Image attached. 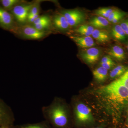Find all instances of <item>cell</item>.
<instances>
[{"instance_id":"obj_1","label":"cell","mask_w":128,"mask_h":128,"mask_svg":"<svg viewBox=\"0 0 128 128\" xmlns=\"http://www.w3.org/2000/svg\"><path fill=\"white\" fill-rule=\"evenodd\" d=\"M42 112L48 122L57 128H65L69 122V112L66 105L58 100L43 107Z\"/></svg>"},{"instance_id":"obj_2","label":"cell","mask_w":128,"mask_h":128,"mask_svg":"<svg viewBox=\"0 0 128 128\" xmlns=\"http://www.w3.org/2000/svg\"><path fill=\"white\" fill-rule=\"evenodd\" d=\"M97 92L106 102L112 106H121L128 103V89L116 80L100 88Z\"/></svg>"},{"instance_id":"obj_3","label":"cell","mask_w":128,"mask_h":128,"mask_svg":"<svg viewBox=\"0 0 128 128\" xmlns=\"http://www.w3.org/2000/svg\"><path fill=\"white\" fill-rule=\"evenodd\" d=\"M15 34L24 39L30 40H39L48 35V32L40 31L28 24L18 26Z\"/></svg>"},{"instance_id":"obj_4","label":"cell","mask_w":128,"mask_h":128,"mask_svg":"<svg viewBox=\"0 0 128 128\" xmlns=\"http://www.w3.org/2000/svg\"><path fill=\"white\" fill-rule=\"evenodd\" d=\"M35 2H25L17 5L12 10L11 14L19 26L27 24L28 16L30 9Z\"/></svg>"},{"instance_id":"obj_5","label":"cell","mask_w":128,"mask_h":128,"mask_svg":"<svg viewBox=\"0 0 128 128\" xmlns=\"http://www.w3.org/2000/svg\"><path fill=\"white\" fill-rule=\"evenodd\" d=\"M18 26L13 15L0 6V27L15 34Z\"/></svg>"},{"instance_id":"obj_6","label":"cell","mask_w":128,"mask_h":128,"mask_svg":"<svg viewBox=\"0 0 128 128\" xmlns=\"http://www.w3.org/2000/svg\"><path fill=\"white\" fill-rule=\"evenodd\" d=\"M60 13L66 18L70 27H75L83 23L85 20L84 14L78 9L64 10Z\"/></svg>"},{"instance_id":"obj_7","label":"cell","mask_w":128,"mask_h":128,"mask_svg":"<svg viewBox=\"0 0 128 128\" xmlns=\"http://www.w3.org/2000/svg\"><path fill=\"white\" fill-rule=\"evenodd\" d=\"M74 112L76 120L80 122L86 123L93 120L91 109L84 104L80 103L76 105Z\"/></svg>"},{"instance_id":"obj_8","label":"cell","mask_w":128,"mask_h":128,"mask_svg":"<svg viewBox=\"0 0 128 128\" xmlns=\"http://www.w3.org/2000/svg\"><path fill=\"white\" fill-rule=\"evenodd\" d=\"M100 54V50L98 48H92L82 52L81 56L85 62L92 64L98 61Z\"/></svg>"},{"instance_id":"obj_9","label":"cell","mask_w":128,"mask_h":128,"mask_svg":"<svg viewBox=\"0 0 128 128\" xmlns=\"http://www.w3.org/2000/svg\"><path fill=\"white\" fill-rule=\"evenodd\" d=\"M51 19L52 25L57 30L60 31H68L70 27L66 18L60 13L55 14Z\"/></svg>"},{"instance_id":"obj_10","label":"cell","mask_w":128,"mask_h":128,"mask_svg":"<svg viewBox=\"0 0 128 128\" xmlns=\"http://www.w3.org/2000/svg\"><path fill=\"white\" fill-rule=\"evenodd\" d=\"M72 39L78 46L82 48H90L96 45L95 41L90 36H71Z\"/></svg>"},{"instance_id":"obj_11","label":"cell","mask_w":128,"mask_h":128,"mask_svg":"<svg viewBox=\"0 0 128 128\" xmlns=\"http://www.w3.org/2000/svg\"><path fill=\"white\" fill-rule=\"evenodd\" d=\"M108 53L110 57L119 61H122L126 58V54L124 49L118 45L113 46Z\"/></svg>"},{"instance_id":"obj_12","label":"cell","mask_w":128,"mask_h":128,"mask_svg":"<svg viewBox=\"0 0 128 128\" xmlns=\"http://www.w3.org/2000/svg\"><path fill=\"white\" fill-rule=\"evenodd\" d=\"M13 116L11 110L0 100V124L12 120Z\"/></svg>"},{"instance_id":"obj_13","label":"cell","mask_w":128,"mask_h":128,"mask_svg":"<svg viewBox=\"0 0 128 128\" xmlns=\"http://www.w3.org/2000/svg\"><path fill=\"white\" fill-rule=\"evenodd\" d=\"M92 36L94 39L100 43L107 42L110 40V35L108 32L102 29H95Z\"/></svg>"},{"instance_id":"obj_14","label":"cell","mask_w":128,"mask_h":128,"mask_svg":"<svg viewBox=\"0 0 128 128\" xmlns=\"http://www.w3.org/2000/svg\"><path fill=\"white\" fill-rule=\"evenodd\" d=\"M40 2H35L34 4L30 9L28 16L27 24H32L40 16Z\"/></svg>"},{"instance_id":"obj_15","label":"cell","mask_w":128,"mask_h":128,"mask_svg":"<svg viewBox=\"0 0 128 128\" xmlns=\"http://www.w3.org/2000/svg\"><path fill=\"white\" fill-rule=\"evenodd\" d=\"M90 26L98 28H104L109 26V22L106 18L100 16L96 17L91 19L89 22Z\"/></svg>"},{"instance_id":"obj_16","label":"cell","mask_w":128,"mask_h":128,"mask_svg":"<svg viewBox=\"0 0 128 128\" xmlns=\"http://www.w3.org/2000/svg\"><path fill=\"white\" fill-rule=\"evenodd\" d=\"M112 34L114 39L118 41H124L126 40V34L120 24L115 25L112 28Z\"/></svg>"},{"instance_id":"obj_17","label":"cell","mask_w":128,"mask_h":128,"mask_svg":"<svg viewBox=\"0 0 128 128\" xmlns=\"http://www.w3.org/2000/svg\"><path fill=\"white\" fill-rule=\"evenodd\" d=\"M108 70L102 66L98 68L93 72V75L95 80L99 82L105 81L108 77Z\"/></svg>"},{"instance_id":"obj_18","label":"cell","mask_w":128,"mask_h":128,"mask_svg":"<svg viewBox=\"0 0 128 128\" xmlns=\"http://www.w3.org/2000/svg\"><path fill=\"white\" fill-rule=\"evenodd\" d=\"M23 1L20 0H1L0 3L3 9L6 10L11 11L18 4Z\"/></svg>"},{"instance_id":"obj_19","label":"cell","mask_w":128,"mask_h":128,"mask_svg":"<svg viewBox=\"0 0 128 128\" xmlns=\"http://www.w3.org/2000/svg\"><path fill=\"white\" fill-rule=\"evenodd\" d=\"M95 28L91 26L82 25L76 30V32L84 36H90L92 35Z\"/></svg>"},{"instance_id":"obj_20","label":"cell","mask_w":128,"mask_h":128,"mask_svg":"<svg viewBox=\"0 0 128 128\" xmlns=\"http://www.w3.org/2000/svg\"><path fill=\"white\" fill-rule=\"evenodd\" d=\"M127 68L122 65H118L114 68L110 73V78L115 79L123 75L127 70Z\"/></svg>"},{"instance_id":"obj_21","label":"cell","mask_w":128,"mask_h":128,"mask_svg":"<svg viewBox=\"0 0 128 128\" xmlns=\"http://www.w3.org/2000/svg\"><path fill=\"white\" fill-rule=\"evenodd\" d=\"M114 9L109 8H101L96 11L95 13L98 16L106 18H108L110 14L112 12Z\"/></svg>"},{"instance_id":"obj_22","label":"cell","mask_w":128,"mask_h":128,"mask_svg":"<svg viewBox=\"0 0 128 128\" xmlns=\"http://www.w3.org/2000/svg\"><path fill=\"white\" fill-rule=\"evenodd\" d=\"M52 21V19L48 15H43L40 16L38 18L34 21V22L32 24V25H37L47 22H50Z\"/></svg>"},{"instance_id":"obj_23","label":"cell","mask_w":128,"mask_h":128,"mask_svg":"<svg viewBox=\"0 0 128 128\" xmlns=\"http://www.w3.org/2000/svg\"><path fill=\"white\" fill-rule=\"evenodd\" d=\"M19 128H49L46 124L41 123L32 124H25L22 125Z\"/></svg>"},{"instance_id":"obj_24","label":"cell","mask_w":128,"mask_h":128,"mask_svg":"<svg viewBox=\"0 0 128 128\" xmlns=\"http://www.w3.org/2000/svg\"><path fill=\"white\" fill-rule=\"evenodd\" d=\"M120 25L124 30L126 36H128V20L123 21Z\"/></svg>"},{"instance_id":"obj_25","label":"cell","mask_w":128,"mask_h":128,"mask_svg":"<svg viewBox=\"0 0 128 128\" xmlns=\"http://www.w3.org/2000/svg\"><path fill=\"white\" fill-rule=\"evenodd\" d=\"M125 16V14L122 12H120L119 14L114 18L112 22V23L116 24L118 23V22H120L121 19L123 18Z\"/></svg>"},{"instance_id":"obj_26","label":"cell","mask_w":128,"mask_h":128,"mask_svg":"<svg viewBox=\"0 0 128 128\" xmlns=\"http://www.w3.org/2000/svg\"><path fill=\"white\" fill-rule=\"evenodd\" d=\"M100 65L101 66H102L104 68H105L108 70H110V69L112 68L114 66L115 64H114L113 60H112V61H110V62H107V63L102 64Z\"/></svg>"},{"instance_id":"obj_27","label":"cell","mask_w":128,"mask_h":128,"mask_svg":"<svg viewBox=\"0 0 128 128\" xmlns=\"http://www.w3.org/2000/svg\"><path fill=\"white\" fill-rule=\"evenodd\" d=\"M116 80L128 89V79L120 76L118 79Z\"/></svg>"},{"instance_id":"obj_28","label":"cell","mask_w":128,"mask_h":128,"mask_svg":"<svg viewBox=\"0 0 128 128\" xmlns=\"http://www.w3.org/2000/svg\"><path fill=\"white\" fill-rule=\"evenodd\" d=\"M120 12V11L118 10H114L110 14L109 17L108 18V20L109 22H112V21L113 20L114 18L118 15Z\"/></svg>"},{"instance_id":"obj_29","label":"cell","mask_w":128,"mask_h":128,"mask_svg":"<svg viewBox=\"0 0 128 128\" xmlns=\"http://www.w3.org/2000/svg\"><path fill=\"white\" fill-rule=\"evenodd\" d=\"M112 60V58L110 56H106L102 58L100 63V64L107 63V62H110Z\"/></svg>"},{"instance_id":"obj_30","label":"cell","mask_w":128,"mask_h":128,"mask_svg":"<svg viewBox=\"0 0 128 128\" xmlns=\"http://www.w3.org/2000/svg\"><path fill=\"white\" fill-rule=\"evenodd\" d=\"M127 49H128V45H127Z\"/></svg>"},{"instance_id":"obj_31","label":"cell","mask_w":128,"mask_h":128,"mask_svg":"<svg viewBox=\"0 0 128 128\" xmlns=\"http://www.w3.org/2000/svg\"><path fill=\"white\" fill-rule=\"evenodd\" d=\"M128 128V126H127V128Z\"/></svg>"},{"instance_id":"obj_32","label":"cell","mask_w":128,"mask_h":128,"mask_svg":"<svg viewBox=\"0 0 128 128\" xmlns=\"http://www.w3.org/2000/svg\"></svg>"},{"instance_id":"obj_33","label":"cell","mask_w":128,"mask_h":128,"mask_svg":"<svg viewBox=\"0 0 128 128\" xmlns=\"http://www.w3.org/2000/svg\"></svg>"},{"instance_id":"obj_34","label":"cell","mask_w":128,"mask_h":128,"mask_svg":"<svg viewBox=\"0 0 128 128\" xmlns=\"http://www.w3.org/2000/svg\"></svg>"},{"instance_id":"obj_35","label":"cell","mask_w":128,"mask_h":128,"mask_svg":"<svg viewBox=\"0 0 128 128\" xmlns=\"http://www.w3.org/2000/svg\"></svg>"}]
</instances>
